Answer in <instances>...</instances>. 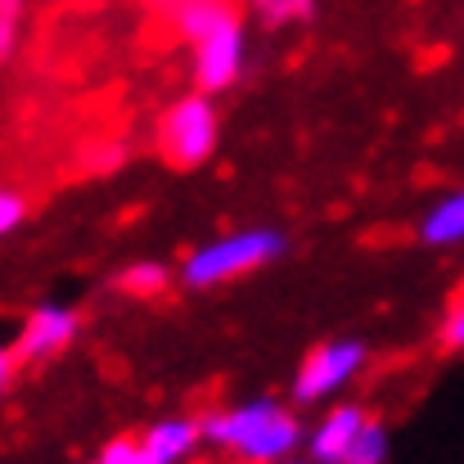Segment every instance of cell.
I'll use <instances>...</instances> for the list:
<instances>
[{
    "label": "cell",
    "instance_id": "obj_3",
    "mask_svg": "<svg viewBox=\"0 0 464 464\" xmlns=\"http://www.w3.org/2000/svg\"><path fill=\"white\" fill-rule=\"evenodd\" d=\"M217 140H221V113H217L212 95H203V91L171 100L158 118V154L180 171L203 167L217 154Z\"/></svg>",
    "mask_w": 464,
    "mask_h": 464
},
{
    "label": "cell",
    "instance_id": "obj_14",
    "mask_svg": "<svg viewBox=\"0 0 464 464\" xmlns=\"http://www.w3.org/2000/svg\"><path fill=\"white\" fill-rule=\"evenodd\" d=\"M18 32H23V0H0V59L14 54Z\"/></svg>",
    "mask_w": 464,
    "mask_h": 464
},
{
    "label": "cell",
    "instance_id": "obj_8",
    "mask_svg": "<svg viewBox=\"0 0 464 464\" xmlns=\"http://www.w3.org/2000/svg\"><path fill=\"white\" fill-rule=\"evenodd\" d=\"M140 442L154 456V464H185V460H194V451L203 447V420H189V415L154 420L140 433Z\"/></svg>",
    "mask_w": 464,
    "mask_h": 464
},
{
    "label": "cell",
    "instance_id": "obj_2",
    "mask_svg": "<svg viewBox=\"0 0 464 464\" xmlns=\"http://www.w3.org/2000/svg\"><path fill=\"white\" fill-rule=\"evenodd\" d=\"M280 253H285V235L262 230V226H248V230H235V235H221V239L198 244L180 262V285L185 289H198V294L203 289H221L230 280H244V276L271 266Z\"/></svg>",
    "mask_w": 464,
    "mask_h": 464
},
{
    "label": "cell",
    "instance_id": "obj_6",
    "mask_svg": "<svg viewBox=\"0 0 464 464\" xmlns=\"http://www.w3.org/2000/svg\"><path fill=\"white\" fill-rule=\"evenodd\" d=\"M82 320L72 307H59V303H41V307L27 311V320L18 324L14 334V356L18 365H41L50 356H59L63 347H72Z\"/></svg>",
    "mask_w": 464,
    "mask_h": 464
},
{
    "label": "cell",
    "instance_id": "obj_5",
    "mask_svg": "<svg viewBox=\"0 0 464 464\" xmlns=\"http://www.w3.org/2000/svg\"><path fill=\"white\" fill-rule=\"evenodd\" d=\"M248 63V41H244V18H226L212 32H203L189 45V72H194V91L203 95H221L239 82Z\"/></svg>",
    "mask_w": 464,
    "mask_h": 464
},
{
    "label": "cell",
    "instance_id": "obj_12",
    "mask_svg": "<svg viewBox=\"0 0 464 464\" xmlns=\"http://www.w3.org/2000/svg\"><path fill=\"white\" fill-rule=\"evenodd\" d=\"M388 424H379V420H370L365 424V433L356 438V447H352V464H388Z\"/></svg>",
    "mask_w": 464,
    "mask_h": 464
},
{
    "label": "cell",
    "instance_id": "obj_7",
    "mask_svg": "<svg viewBox=\"0 0 464 464\" xmlns=\"http://www.w3.org/2000/svg\"><path fill=\"white\" fill-rule=\"evenodd\" d=\"M370 420H374V415H365V406H356V401L329 406V411L315 420V429L307 433L311 460L315 464H343L352 456V447H356V438L365 433Z\"/></svg>",
    "mask_w": 464,
    "mask_h": 464
},
{
    "label": "cell",
    "instance_id": "obj_13",
    "mask_svg": "<svg viewBox=\"0 0 464 464\" xmlns=\"http://www.w3.org/2000/svg\"><path fill=\"white\" fill-rule=\"evenodd\" d=\"M95 464H154V456L145 451L140 438H113V442L100 451V460Z\"/></svg>",
    "mask_w": 464,
    "mask_h": 464
},
{
    "label": "cell",
    "instance_id": "obj_9",
    "mask_svg": "<svg viewBox=\"0 0 464 464\" xmlns=\"http://www.w3.org/2000/svg\"><path fill=\"white\" fill-rule=\"evenodd\" d=\"M420 239H424L429 248H456V244H464V185L451 189V194H442V198L424 212Z\"/></svg>",
    "mask_w": 464,
    "mask_h": 464
},
{
    "label": "cell",
    "instance_id": "obj_4",
    "mask_svg": "<svg viewBox=\"0 0 464 464\" xmlns=\"http://www.w3.org/2000/svg\"><path fill=\"white\" fill-rule=\"evenodd\" d=\"M365 370V343L356 338H329L311 347L303 365L294 370V401L298 406H320L334 401L356 374Z\"/></svg>",
    "mask_w": 464,
    "mask_h": 464
},
{
    "label": "cell",
    "instance_id": "obj_19",
    "mask_svg": "<svg viewBox=\"0 0 464 464\" xmlns=\"http://www.w3.org/2000/svg\"><path fill=\"white\" fill-rule=\"evenodd\" d=\"M343 464H352V460H343Z\"/></svg>",
    "mask_w": 464,
    "mask_h": 464
},
{
    "label": "cell",
    "instance_id": "obj_16",
    "mask_svg": "<svg viewBox=\"0 0 464 464\" xmlns=\"http://www.w3.org/2000/svg\"><path fill=\"white\" fill-rule=\"evenodd\" d=\"M442 347L447 352H464V298L442 315Z\"/></svg>",
    "mask_w": 464,
    "mask_h": 464
},
{
    "label": "cell",
    "instance_id": "obj_11",
    "mask_svg": "<svg viewBox=\"0 0 464 464\" xmlns=\"http://www.w3.org/2000/svg\"><path fill=\"white\" fill-rule=\"evenodd\" d=\"M248 9H253L266 27H289V23L311 18L315 0H248Z\"/></svg>",
    "mask_w": 464,
    "mask_h": 464
},
{
    "label": "cell",
    "instance_id": "obj_10",
    "mask_svg": "<svg viewBox=\"0 0 464 464\" xmlns=\"http://www.w3.org/2000/svg\"><path fill=\"white\" fill-rule=\"evenodd\" d=\"M113 285H118V294H122V298L154 303V298H162V294L171 289V266H167V262H154V257H145V262L122 266Z\"/></svg>",
    "mask_w": 464,
    "mask_h": 464
},
{
    "label": "cell",
    "instance_id": "obj_17",
    "mask_svg": "<svg viewBox=\"0 0 464 464\" xmlns=\"http://www.w3.org/2000/svg\"><path fill=\"white\" fill-rule=\"evenodd\" d=\"M14 365H18V356H14V347H0V388L14 379Z\"/></svg>",
    "mask_w": 464,
    "mask_h": 464
},
{
    "label": "cell",
    "instance_id": "obj_1",
    "mask_svg": "<svg viewBox=\"0 0 464 464\" xmlns=\"http://www.w3.org/2000/svg\"><path fill=\"white\" fill-rule=\"evenodd\" d=\"M203 447L221 451L235 464H280L294 460L298 447H307V429L294 406L276 397L235 401L203 415Z\"/></svg>",
    "mask_w": 464,
    "mask_h": 464
},
{
    "label": "cell",
    "instance_id": "obj_18",
    "mask_svg": "<svg viewBox=\"0 0 464 464\" xmlns=\"http://www.w3.org/2000/svg\"><path fill=\"white\" fill-rule=\"evenodd\" d=\"M280 464H315V460H298V456H294V460H280Z\"/></svg>",
    "mask_w": 464,
    "mask_h": 464
},
{
    "label": "cell",
    "instance_id": "obj_15",
    "mask_svg": "<svg viewBox=\"0 0 464 464\" xmlns=\"http://www.w3.org/2000/svg\"><path fill=\"white\" fill-rule=\"evenodd\" d=\"M23 217H27V198L14 185H0V239L14 235L23 226Z\"/></svg>",
    "mask_w": 464,
    "mask_h": 464
}]
</instances>
